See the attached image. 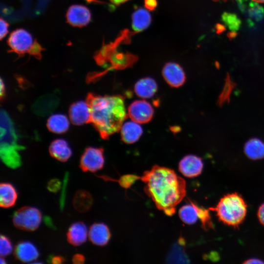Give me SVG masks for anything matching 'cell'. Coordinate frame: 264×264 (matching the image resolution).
Instances as JSON below:
<instances>
[{"instance_id": "obj_1", "label": "cell", "mask_w": 264, "mask_h": 264, "mask_svg": "<svg viewBox=\"0 0 264 264\" xmlns=\"http://www.w3.org/2000/svg\"><path fill=\"white\" fill-rule=\"evenodd\" d=\"M144 183V191L156 207L171 216L176 206L186 195V182L173 170L154 165L140 177Z\"/></svg>"}, {"instance_id": "obj_2", "label": "cell", "mask_w": 264, "mask_h": 264, "mask_svg": "<svg viewBox=\"0 0 264 264\" xmlns=\"http://www.w3.org/2000/svg\"><path fill=\"white\" fill-rule=\"evenodd\" d=\"M90 111V123L103 139L120 131L127 113L120 95H97L88 93L86 98Z\"/></svg>"}, {"instance_id": "obj_3", "label": "cell", "mask_w": 264, "mask_h": 264, "mask_svg": "<svg viewBox=\"0 0 264 264\" xmlns=\"http://www.w3.org/2000/svg\"><path fill=\"white\" fill-rule=\"evenodd\" d=\"M0 155L2 161L8 167L16 169L22 164L18 151L24 147L18 143V136L12 120L4 110L0 114Z\"/></svg>"}, {"instance_id": "obj_4", "label": "cell", "mask_w": 264, "mask_h": 264, "mask_svg": "<svg viewBox=\"0 0 264 264\" xmlns=\"http://www.w3.org/2000/svg\"><path fill=\"white\" fill-rule=\"evenodd\" d=\"M210 210L216 212L219 220L224 224L236 228L245 217L247 205L241 195L234 193L225 195Z\"/></svg>"}, {"instance_id": "obj_5", "label": "cell", "mask_w": 264, "mask_h": 264, "mask_svg": "<svg viewBox=\"0 0 264 264\" xmlns=\"http://www.w3.org/2000/svg\"><path fill=\"white\" fill-rule=\"evenodd\" d=\"M12 220L14 225L17 228L33 231L40 226L42 215L40 210L36 207L24 206L14 213Z\"/></svg>"}, {"instance_id": "obj_6", "label": "cell", "mask_w": 264, "mask_h": 264, "mask_svg": "<svg viewBox=\"0 0 264 264\" xmlns=\"http://www.w3.org/2000/svg\"><path fill=\"white\" fill-rule=\"evenodd\" d=\"M104 162V149L89 147L81 155L79 166L83 172L93 173L102 169Z\"/></svg>"}, {"instance_id": "obj_7", "label": "cell", "mask_w": 264, "mask_h": 264, "mask_svg": "<svg viewBox=\"0 0 264 264\" xmlns=\"http://www.w3.org/2000/svg\"><path fill=\"white\" fill-rule=\"evenodd\" d=\"M34 42L31 34L23 29L14 30L8 39V44L12 51L20 55L29 53Z\"/></svg>"}, {"instance_id": "obj_8", "label": "cell", "mask_w": 264, "mask_h": 264, "mask_svg": "<svg viewBox=\"0 0 264 264\" xmlns=\"http://www.w3.org/2000/svg\"><path fill=\"white\" fill-rule=\"evenodd\" d=\"M128 114L132 121L139 124H145L152 119L154 110L146 100H136L129 106Z\"/></svg>"}, {"instance_id": "obj_9", "label": "cell", "mask_w": 264, "mask_h": 264, "mask_svg": "<svg viewBox=\"0 0 264 264\" xmlns=\"http://www.w3.org/2000/svg\"><path fill=\"white\" fill-rule=\"evenodd\" d=\"M165 81L171 87L178 88L184 84L186 75L181 66L175 62L166 63L162 71Z\"/></svg>"}, {"instance_id": "obj_10", "label": "cell", "mask_w": 264, "mask_h": 264, "mask_svg": "<svg viewBox=\"0 0 264 264\" xmlns=\"http://www.w3.org/2000/svg\"><path fill=\"white\" fill-rule=\"evenodd\" d=\"M67 22L72 26L83 27L91 20V13L85 6L74 4L70 6L66 12Z\"/></svg>"}, {"instance_id": "obj_11", "label": "cell", "mask_w": 264, "mask_h": 264, "mask_svg": "<svg viewBox=\"0 0 264 264\" xmlns=\"http://www.w3.org/2000/svg\"><path fill=\"white\" fill-rule=\"evenodd\" d=\"M203 168L201 158L193 154L185 156L180 161L178 169L185 176L192 178L199 175Z\"/></svg>"}, {"instance_id": "obj_12", "label": "cell", "mask_w": 264, "mask_h": 264, "mask_svg": "<svg viewBox=\"0 0 264 264\" xmlns=\"http://www.w3.org/2000/svg\"><path fill=\"white\" fill-rule=\"evenodd\" d=\"M59 98L53 94H46L40 97L32 105L31 109L35 114L45 116L52 113L59 105Z\"/></svg>"}, {"instance_id": "obj_13", "label": "cell", "mask_w": 264, "mask_h": 264, "mask_svg": "<svg viewBox=\"0 0 264 264\" xmlns=\"http://www.w3.org/2000/svg\"><path fill=\"white\" fill-rule=\"evenodd\" d=\"M68 112L71 122L75 125L90 123V111L86 101L73 103L70 105Z\"/></svg>"}, {"instance_id": "obj_14", "label": "cell", "mask_w": 264, "mask_h": 264, "mask_svg": "<svg viewBox=\"0 0 264 264\" xmlns=\"http://www.w3.org/2000/svg\"><path fill=\"white\" fill-rule=\"evenodd\" d=\"M14 255L15 258L21 262L28 263L36 260L39 253L33 243L29 241H22L16 246Z\"/></svg>"}, {"instance_id": "obj_15", "label": "cell", "mask_w": 264, "mask_h": 264, "mask_svg": "<svg viewBox=\"0 0 264 264\" xmlns=\"http://www.w3.org/2000/svg\"><path fill=\"white\" fill-rule=\"evenodd\" d=\"M111 234L108 226L104 223H94L89 228L88 238L91 242L96 245L107 244Z\"/></svg>"}, {"instance_id": "obj_16", "label": "cell", "mask_w": 264, "mask_h": 264, "mask_svg": "<svg viewBox=\"0 0 264 264\" xmlns=\"http://www.w3.org/2000/svg\"><path fill=\"white\" fill-rule=\"evenodd\" d=\"M67 240L74 246L84 243L88 236V232L86 224L81 221L75 222L69 227L67 234Z\"/></svg>"}, {"instance_id": "obj_17", "label": "cell", "mask_w": 264, "mask_h": 264, "mask_svg": "<svg viewBox=\"0 0 264 264\" xmlns=\"http://www.w3.org/2000/svg\"><path fill=\"white\" fill-rule=\"evenodd\" d=\"M50 155L61 162L66 161L72 155V150L67 142L63 139L53 141L49 147Z\"/></svg>"}, {"instance_id": "obj_18", "label": "cell", "mask_w": 264, "mask_h": 264, "mask_svg": "<svg viewBox=\"0 0 264 264\" xmlns=\"http://www.w3.org/2000/svg\"><path fill=\"white\" fill-rule=\"evenodd\" d=\"M122 140L126 144L136 142L143 133L142 127L133 121L124 123L120 130Z\"/></svg>"}, {"instance_id": "obj_19", "label": "cell", "mask_w": 264, "mask_h": 264, "mask_svg": "<svg viewBox=\"0 0 264 264\" xmlns=\"http://www.w3.org/2000/svg\"><path fill=\"white\" fill-rule=\"evenodd\" d=\"M157 85L151 77H145L138 80L134 85V90L138 97L148 99L153 97L157 91Z\"/></svg>"}, {"instance_id": "obj_20", "label": "cell", "mask_w": 264, "mask_h": 264, "mask_svg": "<svg viewBox=\"0 0 264 264\" xmlns=\"http://www.w3.org/2000/svg\"><path fill=\"white\" fill-rule=\"evenodd\" d=\"M18 193L14 186L9 183L2 182L0 185V206L8 208L14 206Z\"/></svg>"}, {"instance_id": "obj_21", "label": "cell", "mask_w": 264, "mask_h": 264, "mask_svg": "<svg viewBox=\"0 0 264 264\" xmlns=\"http://www.w3.org/2000/svg\"><path fill=\"white\" fill-rule=\"evenodd\" d=\"M151 22V15L146 9L139 8L135 10L132 14V28L136 32H141L147 28L150 25Z\"/></svg>"}, {"instance_id": "obj_22", "label": "cell", "mask_w": 264, "mask_h": 264, "mask_svg": "<svg viewBox=\"0 0 264 264\" xmlns=\"http://www.w3.org/2000/svg\"><path fill=\"white\" fill-rule=\"evenodd\" d=\"M244 152L251 159H262L264 158V142L257 138H251L245 143Z\"/></svg>"}, {"instance_id": "obj_23", "label": "cell", "mask_w": 264, "mask_h": 264, "mask_svg": "<svg viewBox=\"0 0 264 264\" xmlns=\"http://www.w3.org/2000/svg\"><path fill=\"white\" fill-rule=\"evenodd\" d=\"M46 126L51 132L58 134L63 133L68 130L69 122L65 115L55 114L48 118Z\"/></svg>"}, {"instance_id": "obj_24", "label": "cell", "mask_w": 264, "mask_h": 264, "mask_svg": "<svg viewBox=\"0 0 264 264\" xmlns=\"http://www.w3.org/2000/svg\"><path fill=\"white\" fill-rule=\"evenodd\" d=\"M72 203L76 210L84 213L90 209L93 203V198L88 191L79 190L74 195Z\"/></svg>"}, {"instance_id": "obj_25", "label": "cell", "mask_w": 264, "mask_h": 264, "mask_svg": "<svg viewBox=\"0 0 264 264\" xmlns=\"http://www.w3.org/2000/svg\"><path fill=\"white\" fill-rule=\"evenodd\" d=\"M200 207L195 203L186 204L182 206L178 212L180 219L188 224L195 223L199 217Z\"/></svg>"}, {"instance_id": "obj_26", "label": "cell", "mask_w": 264, "mask_h": 264, "mask_svg": "<svg viewBox=\"0 0 264 264\" xmlns=\"http://www.w3.org/2000/svg\"><path fill=\"white\" fill-rule=\"evenodd\" d=\"M222 20L232 32L238 30L241 22L236 15L233 13L225 12L222 15Z\"/></svg>"}, {"instance_id": "obj_27", "label": "cell", "mask_w": 264, "mask_h": 264, "mask_svg": "<svg viewBox=\"0 0 264 264\" xmlns=\"http://www.w3.org/2000/svg\"><path fill=\"white\" fill-rule=\"evenodd\" d=\"M247 13L251 21L258 22L264 17V9L257 2H250L248 4Z\"/></svg>"}, {"instance_id": "obj_28", "label": "cell", "mask_w": 264, "mask_h": 264, "mask_svg": "<svg viewBox=\"0 0 264 264\" xmlns=\"http://www.w3.org/2000/svg\"><path fill=\"white\" fill-rule=\"evenodd\" d=\"M13 250L12 243L9 239L4 235L0 238V254L2 257L9 255Z\"/></svg>"}, {"instance_id": "obj_29", "label": "cell", "mask_w": 264, "mask_h": 264, "mask_svg": "<svg viewBox=\"0 0 264 264\" xmlns=\"http://www.w3.org/2000/svg\"><path fill=\"white\" fill-rule=\"evenodd\" d=\"M234 83L228 76L226 77L225 84L222 91V92L219 97V103L220 105L226 102L229 99V95L233 88Z\"/></svg>"}, {"instance_id": "obj_30", "label": "cell", "mask_w": 264, "mask_h": 264, "mask_svg": "<svg viewBox=\"0 0 264 264\" xmlns=\"http://www.w3.org/2000/svg\"><path fill=\"white\" fill-rule=\"evenodd\" d=\"M61 182L57 178L50 179L47 184V189L51 192L56 193L61 188Z\"/></svg>"}, {"instance_id": "obj_31", "label": "cell", "mask_w": 264, "mask_h": 264, "mask_svg": "<svg viewBox=\"0 0 264 264\" xmlns=\"http://www.w3.org/2000/svg\"><path fill=\"white\" fill-rule=\"evenodd\" d=\"M0 39L5 37L8 32V23L2 18L0 19Z\"/></svg>"}, {"instance_id": "obj_32", "label": "cell", "mask_w": 264, "mask_h": 264, "mask_svg": "<svg viewBox=\"0 0 264 264\" xmlns=\"http://www.w3.org/2000/svg\"><path fill=\"white\" fill-rule=\"evenodd\" d=\"M145 8L150 11L154 10L157 6V0H144Z\"/></svg>"}, {"instance_id": "obj_33", "label": "cell", "mask_w": 264, "mask_h": 264, "mask_svg": "<svg viewBox=\"0 0 264 264\" xmlns=\"http://www.w3.org/2000/svg\"><path fill=\"white\" fill-rule=\"evenodd\" d=\"M41 50L42 48L40 45L36 42H35L29 53L39 58L41 56L40 53Z\"/></svg>"}, {"instance_id": "obj_34", "label": "cell", "mask_w": 264, "mask_h": 264, "mask_svg": "<svg viewBox=\"0 0 264 264\" xmlns=\"http://www.w3.org/2000/svg\"><path fill=\"white\" fill-rule=\"evenodd\" d=\"M72 261L73 264H82L85 261V258L81 254H76L73 256Z\"/></svg>"}, {"instance_id": "obj_35", "label": "cell", "mask_w": 264, "mask_h": 264, "mask_svg": "<svg viewBox=\"0 0 264 264\" xmlns=\"http://www.w3.org/2000/svg\"><path fill=\"white\" fill-rule=\"evenodd\" d=\"M48 261L54 264H60L64 262L65 259L61 256H54L50 257Z\"/></svg>"}, {"instance_id": "obj_36", "label": "cell", "mask_w": 264, "mask_h": 264, "mask_svg": "<svg viewBox=\"0 0 264 264\" xmlns=\"http://www.w3.org/2000/svg\"><path fill=\"white\" fill-rule=\"evenodd\" d=\"M258 217L260 222L264 225V203L259 208L258 211Z\"/></svg>"}, {"instance_id": "obj_37", "label": "cell", "mask_w": 264, "mask_h": 264, "mask_svg": "<svg viewBox=\"0 0 264 264\" xmlns=\"http://www.w3.org/2000/svg\"><path fill=\"white\" fill-rule=\"evenodd\" d=\"M244 264H264V262L258 259H250L243 262Z\"/></svg>"}, {"instance_id": "obj_38", "label": "cell", "mask_w": 264, "mask_h": 264, "mask_svg": "<svg viewBox=\"0 0 264 264\" xmlns=\"http://www.w3.org/2000/svg\"><path fill=\"white\" fill-rule=\"evenodd\" d=\"M0 99L2 100L3 97L4 96V93H5V85L4 84L2 81V79H0Z\"/></svg>"}, {"instance_id": "obj_39", "label": "cell", "mask_w": 264, "mask_h": 264, "mask_svg": "<svg viewBox=\"0 0 264 264\" xmlns=\"http://www.w3.org/2000/svg\"><path fill=\"white\" fill-rule=\"evenodd\" d=\"M111 3L115 5H118L129 0H109Z\"/></svg>"}, {"instance_id": "obj_40", "label": "cell", "mask_w": 264, "mask_h": 264, "mask_svg": "<svg viewBox=\"0 0 264 264\" xmlns=\"http://www.w3.org/2000/svg\"><path fill=\"white\" fill-rule=\"evenodd\" d=\"M6 263V262L4 259V258H3L2 256H1V258H0V264H5Z\"/></svg>"}, {"instance_id": "obj_41", "label": "cell", "mask_w": 264, "mask_h": 264, "mask_svg": "<svg viewBox=\"0 0 264 264\" xmlns=\"http://www.w3.org/2000/svg\"><path fill=\"white\" fill-rule=\"evenodd\" d=\"M252 0L257 3H264V0Z\"/></svg>"}, {"instance_id": "obj_42", "label": "cell", "mask_w": 264, "mask_h": 264, "mask_svg": "<svg viewBox=\"0 0 264 264\" xmlns=\"http://www.w3.org/2000/svg\"><path fill=\"white\" fill-rule=\"evenodd\" d=\"M215 1H218V0H214Z\"/></svg>"}]
</instances>
